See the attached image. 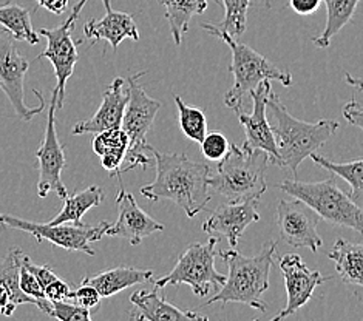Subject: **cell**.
<instances>
[{
  "instance_id": "obj_1",
  "label": "cell",
  "mask_w": 363,
  "mask_h": 321,
  "mask_svg": "<svg viewBox=\"0 0 363 321\" xmlns=\"http://www.w3.org/2000/svg\"><path fill=\"white\" fill-rule=\"evenodd\" d=\"M145 150L153 154L157 178L141 187V195L150 201L175 203L189 218L204 210L212 199L207 186L212 169L204 162L192 161L184 153L160 152L150 144L145 145Z\"/></svg>"
},
{
  "instance_id": "obj_2",
  "label": "cell",
  "mask_w": 363,
  "mask_h": 321,
  "mask_svg": "<svg viewBox=\"0 0 363 321\" xmlns=\"http://www.w3.org/2000/svg\"><path fill=\"white\" fill-rule=\"evenodd\" d=\"M277 241L263 244L255 257H245L235 247L221 250L220 257L228 266L226 281L220 291L204 303V306L213 303H241L260 312L267 310L263 301V293L269 288V274L275 264Z\"/></svg>"
},
{
  "instance_id": "obj_3",
  "label": "cell",
  "mask_w": 363,
  "mask_h": 321,
  "mask_svg": "<svg viewBox=\"0 0 363 321\" xmlns=\"http://www.w3.org/2000/svg\"><path fill=\"white\" fill-rule=\"evenodd\" d=\"M266 108L271 111L274 119L269 124L275 141H279L277 150L280 154V167L289 169L294 178H297L300 164L331 140V136L339 130V123L333 119L303 123L291 115L279 94L274 91L267 98Z\"/></svg>"
},
{
  "instance_id": "obj_4",
  "label": "cell",
  "mask_w": 363,
  "mask_h": 321,
  "mask_svg": "<svg viewBox=\"0 0 363 321\" xmlns=\"http://www.w3.org/2000/svg\"><path fill=\"white\" fill-rule=\"evenodd\" d=\"M269 156L266 152L254 150L246 153L238 145L230 144L229 152L218 161L217 171L207 176V186L229 203L245 199H260L266 188V167Z\"/></svg>"
},
{
  "instance_id": "obj_5",
  "label": "cell",
  "mask_w": 363,
  "mask_h": 321,
  "mask_svg": "<svg viewBox=\"0 0 363 321\" xmlns=\"http://www.w3.org/2000/svg\"><path fill=\"white\" fill-rule=\"evenodd\" d=\"M277 187L309 205L320 216V220L362 233V207L337 186L334 178L317 182H306L294 178L280 182Z\"/></svg>"
},
{
  "instance_id": "obj_6",
  "label": "cell",
  "mask_w": 363,
  "mask_h": 321,
  "mask_svg": "<svg viewBox=\"0 0 363 321\" xmlns=\"http://www.w3.org/2000/svg\"><path fill=\"white\" fill-rule=\"evenodd\" d=\"M212 36L221 39L232 51L229 72L233 74V85L224 94V103L230 110L241 107L246 94H250V91H254L263 81H279L284 86L294 84L289 72H281L280 68L274 67L264 56L238 42V39H233L224 33H213Z\"/></svg>"
},
{
  "instance_id": "obj_7",
  "label": "cell",
  "mask_w": 363,
  "mask_h": 321,
  "mask_svg": "<svg viewBox=\"0 0 363 321\" xmlns=\"http://www.w3.org/2000/svg\"><path fill=\"white\" fill-rule=\"evenodd\" d=\"M144 74L145 72H140L128 77V101L124 110L123 123H121V128L128 136V150L123 166L118 171V176L121 173L136 167L145 169L150 162L149 156L144 153L147 145L145 136L155 123V118L161 108V102L150 98L141 86L140 79Z\"/></svg>"
},
{
  "instance_id": "obj_8",
  "label": "cell",
  "mask_w": 363,
  "mask_h": 321,
  "mask_svg": "<svg viewBox=\"0 0 363 321\" xmlns=\"http://www.w3.org/2000/svg\"><path fill=\"white\" fill-rule=\"evenodd\" d=\"M218 244L217 237H211L206 242H192L179 255L175 267L155 281V288L187 284L196 297L204 298L211 291L220 289L226 281V275L215 269V247Z\"/></svg>"
},
{
  "instance_id": "obj_9",
  "label": "cell",
  "mask_w": 363,
  "mask_h": 321,
  "mask_svg": "<svg viewBox=\"0 0 363 321\" xmlns=\"http://www.w3.org/2000/svg\"><path fill=\"white\" fill-rule=\"evenodd\" d=\"M108 225H110L108 221H102L98 225H89L84 223L40 224V223L17 218V216H13V215L0 213V227L30 233V235L38 242L50 241L53 246L62 247L65 250L82 252V254H87L91 257H94V254H96L94 249L91 247V242L99 241L106 237Z\"/></svg>"
},
{
  "instance_id": "obj_10",
  "label": "cell",
  "mask_w": 363,
  "mask_h": 321,
  "mask_svg": "<svg viewBox=\"0 0 363 321\" xmlns=\"http://www.w3.org/2000/svg\"><path fill=\"white\" fill-rule=\"evenodd\" d=\"M28 68V59L19 53L16 39L5 28H0V90L6 94L16 115L22 120H31L45 108V99L39 90H33L40 101L38 107H28L25 103L23 82Z\"/></svg>"
},
{
  "instance_id": "obj_11",
  "label": "cell",
  "mask_w": 363,
  "mask_h": 321,
  "mask_svg": "<svg viewBox=\"0 0 363 321\" xmlns=\"http://www.w3.org/2000/svg\"><path fill=\"white\" fill-rule=\"evenodd\" d=\"M56 101L57 94L56 91H53L50 99L44 141H42L36 152V158L39 164L38 195L39 198H45L50 192H55L60 199H65L68 193L60 175H62L64 169L67 167V159L64 145L59 142L56 132Z\"/></svg>"
},
{
  "instance_id": "obj_12",
  "label": "cell",
  "mask_w": 363,
  "mask_h": 321,
  "mask_svg": "<svg viewBox=\"0 0 363 321\" xmlns=\"http://www.w3.org/2000/svg\"><path fill=\"white\" fill-rule=\"evenodd\" d=\"M272 91V86L269 81H263L257 86L254 91H250L254 102V110L250 115L243 111V108L238 107L233 110L235 113L240 124L245 128V142L241 150L246 153H252L254 150L266 152L269 156V162L272 166L280 167V154L277 150V141L272 133V128L269 120L266 116V102L269 94Z\"/></svg>"
},
{
  "instance_id": "obj_13",
  "label": "cell",
  "mask_w": 363,
  "mask_h": 321,
  "mask_svg": "<svg viewBox=\"0 0 363 321\" xmlns=\"http://www.w3.org/2000/svg\"><path fill=\"white\" fill-rule=\"evenodd\" d=\"M74 22L76 21L68 17V19L57 28L39 30L40 36H44L47 39V48L36 57V60L48 59L55 68V74L57 81L53 90L57 94L56 110H60L64 107L67 81L72 77L77 60H79V55H77V43L72 38V33L74 30Z\"/></svg>"
},
{
  "instance_id": "obj_14",
  "label": "cell",
  "mask_w": 363,
  "mask_h": 321,
  "mask_svg": "<svg viewBox=\"0 0 363 321\" xmlns=\"http://www.w3.org/2000/svg\"><path fill=\"white\" fill-rule=\"evenodd\" d=\"M320 216L300 199H280L277 205V225L283 241L297 249L317 252L323 240L318 235Z\"/></svg>"
},
{
  "instance_id": "obj_15",
  "label": "cell",
  "mask_w": 363,
  "mask_h": 321,
  "mask_svg": "<svg viewBox=\"0 0 363 321\" xmlns=\"http://www.w3.org/2000/svg\"><path fill=\"white\" fill-rule=\"evenodd\" d=\"M280 271L283 274L284 286H286L288 301L280 314L274 317V321L296 314L298 309L303 308L313 298L314 291L320 284L331 280V276H323L318 271L309 269L297 254L284 255L280 259Z\"/></svg>"
},
{
  "instance_id": "obj_16",
  "label": "cell",
  "mask_w": 363,
  "mask_h": 321,
  "mask_svg": "<svg viewBox=\"0 0 363 321\" xmlns=\"http://www.w3.org/2000/svg\"><path fill=\"white\" fill-rule=\"evenodd\" d=\"M115 203L118 205L119 216L115 224L108 225L106 235L123 238L130 242L132 246H138L141 244L144 238L153 235L155 232L164 230V225L153 220L150 215H147L136 204L135 196L128 193L123 186L119 187Z\"/></svg>"
},
{
  "instance_id": "obj_17",
  "label": "cell",
  "mask_w": 363,
  "mask_h": 321,
  "mask_svg": "<svg viewBox=\"0 0 363 321\" xmlns=\"http://www.w3.org/2000/svg\"><path fill=\"white\" fill-rule=\"evenodd\" d=\"M258 201L260 199H245V201H228L218 205L203 224V232L212 237L223 235L230 247H237L245 230L250 224L260 220Z\"/></svg>"
},
{
  "instance_id": "obj_18",
  "label": "cell",
  "mask_w": 363,
  "mask_h": 321,
  "mask_svg": "<svg viewBox=\"0 0 363 321\" xmlns=\"http://www.w3.org/2000/svg\"><path fill=\"white\" fill-rule=\"evenodd\" d=\"M127 101L128 90H125V81L123 77H116L108 89L104 91L102 102L96 113L90 119L74 124L73 135H96L104 130L121 127Z\"/></svg>"
},
{
  "instance_id": "obj_19",
  "label": "cell",
  "mask_w": 363,
  "mask_h": 321,
  "mask_svg": "<svg viewBox=\"0 0 363 321\" xmlns=\"http://www.w3.org/2000/svg\"><path fill=\"white\" fill-rule=\"evenodd\" d=\"M102 2L106 14L101 21H89L84 25L85 39L91 40V43L107 40L115 51L124 39L140 40V31H138L133 17L124 11H115L110 0H102Z\"/></svg>"
},
{
  "instance_id": "obj_20",
  "label": "cell",
  "mask_w": 363,
  "mask_h": 321,
  "mask_svg": "<svg viewBox=\"0 0 363 321\" xmlns=\"http://www.w3.org/2000/svg\"><path fill=\"white\" fill-rule=\"evenodd\" d=\"M135 306L130 318L133 320H149V321H183V320H207V317L198 314L195 310H183L169 301L164 300L158 293V289L153 291H136L130 297Z\"/></svg>"
},
{
  "instance_id": "obj_21",
  "label": "cell",
  "mask_w": 363,
  "mask_h": 321,
  "mask_svg": "<svg viewBox=\"0 0 363 321\" xmlns=\"http://www.w3.org/2000/svg\"><path fill=\"white\" fill-rule=\"evenodd\" d=\"M150 281H153V271L150 269L119 266L107 269V271H102L94 276H87V278H84L82 284L93 286L101 295V298H110L127 288H132V286Z\"/></svg>"
},
{
  "instance_id": "obj_22",
  "label": "cell",
  "mask_w": 363,
  "mask_h": 321,
  "mask_svg": "<svg viewBox=\"0 0 363 321\" xmlns=\"http://www.w3.org/2000/svg\"><path fill=\"white\" fill-rule=\"evenodd\" d=\"M328 257L335 263V271L343 283L360 288L363 284V246L360 242L339 238Z\"/></svg>"
},
{
  "instance_id": "obj_23",
  "label": "cell",
  "mask_w": 363,
  "mask_h": 321,
  "mask_svg": "<svg viewBox=\"0 0 363 321\" xmlns=\"http://www.w3.org/2000/svg\"><path fill=\"white\" fill-rule=\"evenodd\" d=\"M127 150L128 136L121 127L104 130L93 140V152L101 156L102 167L110 171L111 178L118 175Z\"/></svg>"
},
{
  "instance_id": "obj_24",
  "label": "cell",
  "mask_w": 363,
  "mask_h": 321,
  "mask_svg": "<svg viewBox=\"0 0 363 321\" xmlns=\"http://www.w3.org/2000/svg\"><path fill=\"white\" fill-rule=\"evenodd\" d=\"M166 8V19L175 45L179 47L183 36L189 31V23L194 16L203 14L207 10L209 0H160Z\"/></svg>"
},
{
  "instance_id": "obj_25",
  "label": "cell",
  "mask_w": 363,
  "mask_h": 321,
  "mask_svg": "<svg viewBox=\"0 0 363 321\" xmlns=\"http://www.w3.org/2000/svg\"><path fill=\"white\" fill-rule=\"evenodd\" d=\"M104 190L99 186H90L87 188L76 192L73 196H67L64 199V207L55 216L53 220L48 221L50 224H64V223H81L82 216L87 213L93 207L101 205L104 201Z\"/></svg>"
},
{
  "instance_id": "obj_26",
  "label": "cell",
  "mask_w": 363,
  "mask_h": 321,
  "mask_svg": "<svg viewBox=\"0 0 363 321\" xmlns=\"http://www.w3.org/2000/svg\"><path fill=\"white\" fill-rule=\"evenodd\" d=\"M325 4L328 10L325 28L320 36L313 39L314 45L322 50L330 47L335 34L351 22L360 0H325Z\"/></svg>"
},
{
  "instance_id": "obj_27",
  "label": "cell",
  "mask_w": 363,
  "mask_h": 321,
  "mask_svg": "<svg viewBox=\"0 0 363 321\" xmlns=\"http://www.w3.org/2000/svg\"><path fill=\"white\" fill-rule=\"evenodd\" d=\"M0 25L16 40L28 42L30 45H36L40 40L39 34L33 28L30 10L21 5L11 2L0 4Z\"/></svg>"
},
{
  "instance_id": "obj_28",
  "label": "cell",
  "mask_w": 363,
  "mask_h": 321,
  "mask_svg": "<svg viewBox=\"0 0 363 321\" xmlns=\"http://www.w3.org/2000/svg\"><path fill=\"white\" fill-rule=\"evenodd\" d=\"M221 2L224 5L223 21L217 25L203 23L201 28L209 34L224 33L233 39H238L246 31L250 0H221Z\"/></svg>"
},
{
  "instance_id": "obj_29",
  "label": "cell",
  "mask_w": 363,
  "mask_h": 321,
  "mask_svg": "<svg viewBox=\"0 0 363 321\" xmlns=\"http://www.w3.org/2000/svg\"><path fill=\"white\" fill-rule=\"evenodd\" d=\"M309 158L313 159L318 166H322L323 169L330 170L334 175H339L345 181L348 182L351 187V199L357 205L362 207V198H363V159H354L351 162H333L330 159H326L325 156L317 154L315 152L309 154Z\"/></svg>"
},
{
  "instance_id": "obj_30",
  "label": "cell",
  "mask_w": 363,
  "mask_h": 321,
  "mask_svg": "<svg viewBox=\"0 0 363 321\" xmlns=\"http://www.w3.org/2000/svg\"><path fill=\"white\" fill-rule=\"evenodd\" d=\"M23 252L21 249H11L8 252L6 257L0 261V281H2L8 291L11 293V298L16 306L19 305H34L36 306V300L28 297L23 293L19 286V271L22 266Z\"/></svg>"
},
{
  "instance_id": "obj_31",
  "label": "cell",
  "mask_w": 363,
  "mask_h": 321,
  "mask_svg": "<svg viewBox=\"0 0 363 321\" xmlns=\"http://www.w3.org/2000/svg\"><path fill=\"white\" fill-rule=\"evenodd\" d=\"M174 99L178 107L181 132L184 133L187 140L201 142L207 133V118L204 111L196 107L187 106L183 98L178 96V94H175Z\"/></svg>"
},
{
  "instance_id": "obj_32",
  "label": "cell",
  "mask_w": 363,
  "mask_h": 321,
  "mask_svg": "<svg viewBox=\"0 0 363 321\" xmlns=\"http://www.w3.org/2000/svg\"><path fill=\"white\" fill-rule=\"evenodd\" d=\"M200 145H201L200 149L201 154L206 159L213 161V162H218L220 159H223L229 152V147H230V144L228 142V137L220 132L206 133Z\"/></svg>"
},
{
  "instance_id": "obj_33",
  "label": "cell",
  "mask_w": 363,
  "mask_h": 321,
  "mask_svg": "<svg viewBox=\"0 0 363 321\" xmlns=\"http://www.w3.org/2000/svg\"><path fill=\"white\" fill-rule=\"evenodd\" d=\"M50 317H53L60 321H89L91 320V310L84 309L74 303L62 301H51Z\"/></svg>"
},
{
  "instance_id": "obj_34",
  "label": "cell",
  "mask_w": 363,
  "mask_h": 321,
  "mask_svg": "<svg viewBox=\"0 0 363 321\" xmlns=\"http://www.w3.org/2000/svg\"><path fill=\"white\" fill-rule=\"evenodd\" d=\"M68 300H72L74 305L81 306L84 309L93 310L94 308L99 306L101 303V295L98 291L93 288L90 284H81L76 291H70V295H68Z\"/></svg>"
},
{
  "instance_id": "obj_35",
  "label": "cell",
  "mask_w": 363,
  "mask_h": 321,
  "mask_svg": "<svg viewBox=\"0 0 363 321\" xmlns=\"http://www.w3.org/2000/svg\"><path fill=\"white\" fill-rule=\"evenodd\" d=\"M70 291H72L70 286H68L65 281H62L57 276L56 280L48 283L44 288V297L48 301H62V300H68Z\"/></svg>"
},
{
  "instance_id": "obj_36",
  "label": "cell",
  "mask_w": 363,
  "mask_h": 321,
  "mask_svg": "<svg viewBox=\"0 0 363 321\" xmlns=\"http://www.w3.org/2000/svg\"><path fill=\"white\" fill-rule=\"evenodd\" d=\"M343 116L351 125H356L359 128L363 127V107L357 96H354L352 101H350L347 106L343 107Z\"/></svg>"
},
{
  "instance_id": "obj_37",
  "label": "cell",
  "mask_w": 363,
  "mask_h": 321,
  "mask_svg": "<svg viewBox=\"0 0 363 321\" xmlns=\"http://www.w3.org/2000/svg\"><path fill=\"white\" fill-rule=\"evenodd\" d=\"M320 2L322 0H289V5L297 14L308 16L318 10Z\"/></svg>"
},
{
  "instance_id": "obj_38",
  "label": "cell",
  "mask_w": 363,
  "mask_h": 321,
  "mask_svg": "<svg viewBox=\"0 0 363 321\" xmlns=\"http://www.w3.org/2000/svg\"><path fill=\"white\" fill-rule=\"evenodd\" d=\"M16 308L17 306L14 305L10 291H8L6 286L0 281V314L5 317H10L14 314Z\"/></svg>"
},
{
  "instance_id": "obj_39",
  "label": "cell",
  "mask_w": 363,
  "mask_h": 321,
  "mask_svg": "<svg viewBox=\"0 0 363 321\" xmlns=\"http://www.w3.org/2000/svg\"><path fill=\"white\" fill-rule=\"evenodd\" d=\"M38 5L45 8L50 13L62 14L67 10L68 0H38Z\"/></svg>"
},
{
  "instance_id": "obj_40",
  "label": "cell",
  "mask_w": 363,
  "mask_h": 321,
  "mask_svg": "<svg viewBox=\"0 0 363 321\" xmlns=\"http://www.w3.org/2000/svg\"><path fill=\"white\" fill-rule=\"evenodd\" d=\"M87 2H89V0H79V2H77V4L73 6V11H72L70 19L76 21L77 17H79V14H81V11H82V8L85 6V4H87Z\"/></svg>"
}]
</instances>
